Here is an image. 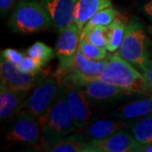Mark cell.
Masks as SVG:
<instances>
[{"label":"cell","mask_w":152,"mask_h":152,"mask_svg":"<svg viewBox=\"0 0 152 152\" xmlns=\"http://www.w3.org/2000/svg\"><path fill=\"white\" fill-rule=\"evenodd\" d=\"M107 69L101 75L95 77L84 76L107 82L133 94L145 96L151 95L152 90L149 86L145 77L135 67L117 54L107 56Z\"/></svg>","instance_id":"cell-1"},{"label":"cell","mask_w":152,"mask_h":152,"mask_svg":"<svg viewBox=\"0 0 152 152\" xmlns=\"http://www.w3.org/2000/svg\"><path fill=\"white\" fill-rule=\"evenodd\" d=\"M39 122L42 128V147L46 151L65 136L78 130L66 102L63 86H60L59 94L54 105Z\"/></svg>","instance_id":"cell-2"},{"label":"cell","mask_w":152,"mask_h":152,"mask_svg":"<svg viewBox=\"0 0 152 152\" xmlns=\"http://www.w3.org/2000/svg\"><path fill=\"white\" fill-rule=\"evenodd\" d=\"M8 25L15 32L31 34L46 30L53 24L41 1L20 0L14 8Z\"/></svg>","instance_id":"cell-3"},{"label":"cell","mask_w":152,"mask_h":152,"mask_svg":"<svg viewBox=\"0 0 152 152\" xmlns=\"http://www.w3.org/2000/svg\"><path fill=\"white\" fill-rule=\"evenodd\" d=\"M144 74L151 57L149 40L140 22L131 20L125 30L123 42L115 53Z\"/></svg>","instance_id":"cell-4"},{"label":"cell","mask_w":152,"mask_h":152,"mask_svg":"<svg viewBox=\"0 0 152 152\" xmlns=\"http://www.w3.org/2000/svg\"><path fill=\"white\" fill-rule=\"evenodd\" d=\"M60 86L53 76H47L25 100L20 113L31 114L38 121L42 119L54 105L59 94Z\"/></svg>","instance_id":"cell-5"},{"label":"cell","mask_w":152,"mask_h":152,"mask_svg":"<svg viewBox=\"0 0 152 152\" xmlns=\"http://www.w3.org/2000/svg\"><path fill=\"white\" fill-rule=\"evenodd\" d=\"M80 31L75 23L60 32L59 37L56 44V55L58 59V69L53 77L59 83L73 68L80 43Z\"/></svg>","instance_id":"cell-6"},{"label":"cell","mask_w":152,"mask_h":152,"mask_svg":"<svg viewBox=\"0 0 152 152\" xmlns=\"http://www.w3.org/2000/svg\"><path fill=\"white\" fill-rule=\"evenodd\" d=\"M5 138L10 142L37 145L42 140L40 122L31 114L21 112L11 120Z\"/></svg>","instance_id":"cell-7"},{"label":"cell","mask_w":152,"mask_h":152,"mask_svg":"<svg viewBox=\"0 0 152 152\" xmlns=\"http://www.w3.org/2000/svg\"><path fill=\"white\" fill-rule=\"evenodd\" d=\"M47 76H48V70H42L37 74H27L20 70L15 64L1 58V81L14 89L30 91L38 86Z\"/></svg>","instance_id":"cell-8"},{"label":"cell","mask_w":152,"mask_h":152,"mask_svg":"<svg viewBox=\"0 0 152 152\" xmlns=\"http://www.w3.org/2000/svg\"><path fill=\"white\" fill-rule=\"evenodd\" d=\"M61 86L64 87L66 102L70 110L77 129H86L91 118L90 102L83 91L78 86L69 83L63 84Z\"/></svg>","instance_id":"cell-9"},{"label":"cell","mask_w":152,"mask_h":152,"mask_svg":"<svg viewBox=\"0 0 152 152\" xmlns=\"http://www.w3.org/2000/svg\"><path fill=\"white\" fill-rule=\"evenodd\" d=\"M140 145L133 134L121 129L102 141L89 145L87 152H138Z\"/></svg>","instance_id":"cell-10"},{"label":"cell","mask_w":152,"mask_h":152,"mask_svg":"<svg viewBox=\"0 0 152 152\" xmlns=\"http://www.w3.org/2000/svg\"><path fill=\"white\" fill-rule=\"evenodd\" d=\"M49 14L55 27L61 32L75 23L79 0H40Z\"/></svg>","instance_id":"cell-11"},{"label":"cell","mask_w":152,"mask_h":152,"mask_svg":"<svg viewBox=\"0 0 152 152\" xmlns=\"http://www.w3.org/2000/svg\"><path fill=\"white\" fill-rule=\"evenodd\" d=\"M29 91L16 90L4 82L0 83V118L1 122L15 118L20 113L21 107L27 98Z\"/></svg>","instance_id":"cell-12"},{"label":"cell","mask_w":152,"mask_h":152,"mask_svg":"<svg viewBox=\"0 0 152 152\" xmlns=\"http://www.w3.org/2000/svg\"><path fill=\"white\" fill-rule=\"evenodd\" d=\"M121 129H129L127 124L119 118H104L90 123L85 129L84 136L89 145L102 141Z\"/></svg>","instance_id":"cell-13"},{"label":"cell","mask_w":152,"mask_h":152,"mask_svg":"<svg viewBox=\"0 0 152 152\" xmlns=\"http://www.w3.org/2000/svg\"><path fill=\"white\" fill-rule=\"evenodd\" d=\"M152 113V93L144 99H140L121 107L113 113V117L125 122L128 128Z\"/></svg>","instance_id":"cell-14"},{"label":"cell","mask_w":152,"mask_h":152,"mask_svg":"<svg viewBox=\"0 0 152 152\" xmlns=\"http://www.w3.org/2000/svg\"><path fill=\"white\" fill-rule=\"evenodd\" d=\"M112 7L111 0H79L75 14V24L81 32L85 25L97 12Z\"/></svg>","instance_id":"cell-15"},{"label":"cell","mask_w":152,"mask_h":152,"mask_svg":"<svg viewBox=\"0 0 152 152\" xmlns=\"http://www.w3.org/2000/svg\"><path fill=\"white\" fill-rule=\"evenodd\" d=\"M107 57L103 60H92L86 58L79 51L76 53L74 68L71 71L88 77H95L106 70L107 66Z\"/></svg>","instance_id":"cell-16"},{"label":"cell","mask_w":152,"mask_h":152,"mask_svg":"<svg viewBox=\"0 0 152 152\" xmlns=\"http://www.w3.org/2000/svg\"><path fill=\"white\" fill-rule=\"evenodd\" d=\"M88 142L85 136L80 134H72L65 136L58 144L49 148L52 152H87Z\"/></svg>","instance_id":"cell-17"},{"label":"cell","mask_w":152,"mask_h":152,"mask_svg":"<svg viewBox=\"0 0 152 152\" xmlns=\"http://www.w3.org/2000/svg\"><path fill=\"white\" fill-rule=\"evenodd\" d=\"M118 15L119 12L113 7H108L97 12L83 27L80 36V40L86 37L94 28L98 26H108Z\"/></svg>","instance_id":"cell-18"},{"label":"cell","mask_w":152,"mask_h":152,"mask_svg":"<svg viewBox=\"0 0 152 152\" xmlns=\"http://www.w3.org/2000/svg\"><path fill=\"white\" fill-rule=\"evenodd\" d=\"M126 26L127 25H125L124 22L118 17L109 25L107 34V51L113 53L118 51V49L119 48L124 37Z\"/></svg>","instance_id":"cell-19"},{"label":"cell","mask_w":152,"mask_h":152,"mask_svg":"<svg viewBox=\"0 0 152 152\" xmlns=\"http://www.w3.org/2000/svg\"><path fill=\"white\" fill-rule=\"evenodd\" d=\"M130 130L140 144L152 143V113L134 123Z\"/></svg>","instance_id":"cell-20"},{"label":"cell","mask_w":152,"mask_h":152,"mask_svg":"<svg viewBox=\"0 0 152 152\" xmlns=\"http://www.w3.org/2000/svg\"><path fill=\"white\" fill-rule=\"evenodd\" d=\"M27 55L37 60L42 66H45L54 58L56 52L47 44L42 42H37L29 48Z\"/></svg>","instance_id":"cell-21"},{"label":"cell","mask_w":152,"mask_h":152,"mask_svg":"<svg viewBox=\"0 0 152 152\" xmlns=\"http://www.w3.org/2000/svg\"><path fill=\"white\" fill-rule=\"evenodd\" d=\"M107 48H99L93 45L86 37L80 40L79 51L84 56H86L90 59L96 60V61L106 59L107 57Z\"/></svg>","instance_id":"cell-22"},{"label":"cell","mask_w":152,"mask_h":152,"mask_svg":"<svg viewBox=\"0 0 152 152\" xmlns=\"http://www.w3.org/2000/svg\"><path fill=\"white\" fill-rule=\"evenodd\" d=\"M107 30L108 26H98L91 30L86 38L93 45L107 48Z\"/></svg>","instance_id":"cell-23"},{"label":"cell","mask_w":152,"mask_h":152,"mask_svg":"<svg viewBox=\"0 0 152 152\" xmlns=\"http://www.w3.org/2000/svg\"><path fill=\"white\" fill-rule=\"evenodd\" d=\"M17 68L22 72L27 74H37L42 70V65L36 59L30 56H26L21 62L17 64Z\"/></svg>","instance_id":"cell-24"},{"label":"cell","mask_w":152,"mask_h":152,"mask_svg":"<svg viewBox=\"0 0 152 152\" xmlns=\"http://www.w3.org/2000/svg\"><path fill=\"white\" fill-rule=\"evenodd\" d=\"M25 57H26V55L17 51L15 49L6 48L1 51V58L15 64V65L19 64L22 60L24 59Z\"/></svg>","instance_id":"cell-25"},{"label":"cell","mask_w":152,"mask_h":152,"mask_svg":"<svg viewBox=\"0 0 152 152\" xmlns=\"http://www.w3.org/2000/svg\"><path fill=\"white\" fill-rule=\"evenodd\" d=\"M15 0H0V12L3 18L8 15L9 11L15 4Z\"/></svg>","instance_id":"cell-26"},{"label":"cell","mask_w":152,"mask_h":152,"mask_svg":"<svg viewBox=\"0 0 152 152\" xmlns=\"http://www.w3.org/2000/svg\"><path fill=\"white\" fill-rule=\"evenodd\" d=\"M143 75L145 77L147 83H148L150 88L152 90V53L151 54L149 62H148L146 68H145V70Z\"/></svg>","instance_id":"cell-27"},{"label":"cell","mask_w":152,"mask_h":152,"mask_svg":"<svg viewBox=\"0 0 152 152\" xmlns=\"http://www.w3.org/2000/svg\"><path fill=\"white\" fill-rule=\"evenodd\" d=\"M144 11L145 13L147 16L150 17L152 20V0L149 1L147 4H145L144 6Z\"/></svg>","instance_id":"cell-28"},{"label":"cell","mask_w":152,"mask_h":152,"mask_svg":"<svg viewBox=\"0 0 152 152\" xmlns=\"http://www.w3.org/2000/svg\"><path fill=\"white\" fill-rule=\"evenodd\" d=\"M138 152H152V143H151V144H140Z\"/></svg>","instance_id":"cell-29"}]
</instances>
